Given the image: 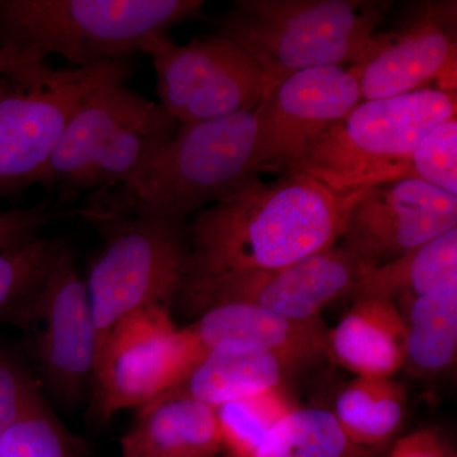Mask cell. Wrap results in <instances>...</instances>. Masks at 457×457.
<instances>
[{
    "mask_svg": "<svg viewBox=\"0 0 457 457\" xmlns=\"http://www.w3.org/2000/svg\"><path fill=\"white\" fill-rule=\"evenodd\" d=\"M351 197L302 171L286 170L201 210L186 225L189 255L180 293L225 276L281 269L332 248L341 239Z\"/></svg>",
    "mask_w": 457,
    "mask_h": 457,
    "instance_id": "cell-1",
    "label": "cell"
},
{
    "mask_svg": "<svg viewBox=\"0 0 457 457\" xmlns=\"http://www.w3.org/2000/svg\"><path fill=\"white\" fill-rule=\"evenodd\" d=\"M253 111L179 123V130L131 179L89 196L79 218L134 216L186 222L261 179Z\"/></svg>",
    "mask_w": 457,
    "mask_h": 457,
    "instance_id": "cell-2",
    "label": "cell"
},
{
    "mask_svg": "<svg viewBox=\"0 0 457 457\" xmlns=\"http://www.w3.org/2000/svg\"><path fill=\"white\" fill-rule=\"evenodd\" d=\"M201 0H0V47L71 68L132 59L171 27L197 20Z\"/></svg>",
    "mask_w": 457,
    "mask_h": 457,
    "instance_id": "cell-3",
    "label": "cell"
},
{
    "mask_svg": "<svg viewBox=\"0 0 457 457\" xmlns=\"http://www.w3.org/2000/svg\"><path fill=\"white\" fill-rule=\"evenodd\" d=\"M179 122L161 104L112 82L90 93L66 126L40 185L60 204L131 179L171 139Z\"/></svg>",
    "mask_w": 457,
    "mask_h": 457,
    "instance_id": "cell-4",
    "label": "cell"
},
{
    "mask_svg": "<svg viewBox=\"0 0 457 457\" xmlns=\"http://www.w3.org/2000/svg\"><path fill=\"white\" fill-rule=\"evenodd\" d=\"M387 8L360 0H239L218 33L254 60L270 89L297 71L356 62Z\"/></svg>",
    "mask_w": 457,
    "mask_h": 457,
    "instance_id": "cell-5",
    "label": "cell"
},
{
    "mask_svg": "<svg viewBox=\"0 0 457 457\" xmlns=\"http://www.w3.org/2000/svg\"><path fill=\"white\" fill-rule=\"evenodd\" d=\"M455 116L456 95L437 89L362 101L290 170L343 195L403 179L420 139Z\"/></svg>",
    "mask_w": 457,
    "mask_h": 457,
    "instance_id": "cell-6",
    "label": "cell"
},
{
    "mask_svg": "<svg viewBox=\"0 0 457 457\" xmlns=\"http://www.w3.org/2000/svg\"><path fill=\"white\" fill-rule=\"evenodd\" d=\"M132 59L84 68L33 62L0 78V198L40 185L66 126L90 93L128 82Z\"/></svg>",
    "mask_w": 457,
    "mask_h": 457,
    "instance_id": "cell-7",
    "label": "cell"
},
{
    "mask_svg": "<svg viewBox=\"0 0 457 457\" xmlns=\"http://www.w3.org/2000/svg\"><path fill=\"white\" fill-rule=\"evenodd\" d=\"M87 221L104 239L86 281L101 345L131 312L154 306L170 309L177 302L187 272V227L186 222L134 216H92Z\"/></svg>",
    "mask_w": 457,
    "mask_h": 457,
    "instance_id": "cell-8",
    "label": "cell"
},
{
    "mask_svg": "<svg viewBox=\"0 0 457 457\" xmlns=\"http://www.w3.org/2000/svg\"><path fill=\"white\" fill-rule=\"evenodd\" d=\"M7 324L25 335L41 387L60 407L77 408L92 390L99 339L87 284L66 240Z\"/></svg>",
    "mask_w": 457,
    "mask_h": 457,
    "instance_id": "cell-9",
    "label": "cell"
},
{
    "mask_svg": "<svg viewBox=\"0 0 457 457\" xmlns=\"http://www.w3.org/2000/svg\"><path fill=\"white\" fill-rule=\"evenodd\" d=\"M162 107L179 123L221 119L260 106L267 84L260 66L220 33L186 45L159 38L144 50Z\"/></svg>",
    "mask_w": 457,
    "mask_h": 457,
    "instance_id": "cell-10",
    "label": "cell"
},
{
    "mask_svg": "<svg viewBox=\"0 0 457 457\" xmlns=\"http://www.w3.org/2000/svg\"><path fill=\"white\" fill-rule=\"evenodd\" d=\"M198 362L186 328L163 306L121 319L99 345L92 392L102 420L173 389Z\"/></svg>",
    "mask_w": 457,
    "mask_h": 457,
    "instance_id": "cell-11",
    "label": "cell"
},
{
    "mask_svg": "<svg viewBox=\"0 0 457 457\" xmlns=\"http://www.w3.org/2000/svg\"><path fill=\"white\" fill-rule=\"evenodd\" d=\"M362 101L437 89L456 95V2L416 5L402 25L376 32L350 66Z\"/></svg>",
    "mask_w": 457,
    "mask_h": 457,
    "instance_id": "cell-12",
    "label": "cell"
},
{
    "mask_svg": "<svg viewBox=\"0 0 457 457\" xmlns=\"http://www.w3.org/2000/svg\"><path fill=\"white\" fill-rule=\"evenodd\" d=\"M339 246L375 269L457 228V196L405 179L351 194Z\"/></svg>",
    "mask_w": 457,
    "mask_h": 457,
    "instance_id": "cell-13",
    "label": "cell"
},
{
    "mask_svg": "<svg viewBox=\"0 0 457 457\" xmlns=\"http://www.w3.org/2000/svg\"><path fill=\"white\" fill-rule=\"evenodd\" d=\"M363 267L338 245L281 269L252 270L186 288L177 302L201 312L239 303L293 321L318 320L321 311L353 293Z\"/></svg>",
    "mask_w": 457,
    "mask_h": 457,
    "instance_id": "cell-14",
    "label": "cell"
},
{
    "mask_svg": "<svg viewBox=\"0 0 457 457\" xmlns=\"http://www.w3.org/2000/svg\"><path fill=\"white\" fill-rule=\"evenodd\" d=\"M361 102L359 82L345 66L306 69L267 89L255 108L261 170H293Z\"/></svg>",
    "mask_w": 457,
    "mask_h": 457,
    "instance_id": "cell-15",
    "label": "cell"
},
{
    "mask_svg": "<svg viewBox=\"0 0 457 457\" xmlns=\"http://www.w3.org/2000/svg\"><path fill=\"white\" fill-rule=\"evenodd\" d=\"M198 361L230 342H249L275 353L287 370L329 356L328 329L320 319L293 321L246 303H227L201 312L186 327Z\"/></svg>",
    "mask_w": 457,
    "mask_h": 457,
    "instance_id": "cell-16",
    "label": "cell"
},
{
    "mask_svg": "<svg viewBox=\"0 0 457 457\" xmlns=\"http://www.w3.org/2000/svg\"><path fill=\"white\" fill-rule=\"evenodd\" d=\"M328 350L352 374L393 378L407 359V327L398 303L386 297H357L328 329Z\"/></svg>",
    "mask_w": 457,
    "mask_h": 457,
    "instance_id": "cell-17",
    "label": "cell"
},
{
    "mask_svg": "<svg viewBox=\"0 0 457 457\" xmlns=\"http://www.w3.org/2000/svg\"><path fill=\"white\" fill-rule=\"evenodd\" d=\"M221 437L215 409L164 393L139 408L121 438V457H218Z\"/></svg>",
    "mask_w": 457,
    "mask_h": 457,
    "instance_id": "cell-18",
    "label": "cell"
},
{
    "mask_svg": "<svg viewBox=\"0 0 457 457\" xmlns=\"http://www.w3.org/2000/svg\"><path fill=\"white\" fill-rule=\"evenodd\" d=\"M286 371L282 361L261 345L225 343L204 354L167 393L188 396L215 408L281 386Z\"/></svg>",
    "mask_w": 457,
    "mask_h": 457,
    "instance_id": "cell-19",
    "label": "cell"
},
{
    "mask_svg": "<svg viewBox=\"0 0 457 457\" xmlns=\"http://www.w3.org/2000/svg\"><path fill=\"white\" fill-rule=\"evenodd\" d=\"M457 281V228L436 237L398 260L363 269L351 296L399 302Z\"/></svg>",
    "mask_w": 457,
    "mask_h": 457,
    "instance_id": "cell-20",
    "label": "cell"
},
{
    "mask_svg": "<svg viewBox=\"0 0 457 457\" xmlns=\"http://www.w3.org/2000/svg\"><path fill=\"white\" fill-rule=\"evenodd\" d=\"M407 407L404 386L393 378L356 376L337 398V422L352 444L380 453L403 425Z\"/></svg>",
    "mask_w": 457,
    "mask_h": 457,
    "instance_id": "cell-21",
    "label": "cell"
},
{
    "mask_svg": "<svg viewBox=\"0 0 457 457\" xmlns=\"http://www.w3.org/2000/svg\"><path fill=\"white\" fill-rule=\"evenodd\" d=\"M399 302L407 327L405 363L427 374L449 369L457 353V281Z\"/></svg>",
    "mask_w": 457,
    "mask_h": 457,
    "instance_id": "cell-22",
    "label": "cell"
},
{
    "mask_svg": "<svg viewBox=\"0 0 457 457\" xmlns=\"http://www.w3.org/2000/svg\"><path fill=\"white\" fill-rule=\"evenodd\" d=\"M378 453L352 444L332 411L295 408L253 457H378Z\"/></svg>",
    "mask_w": 457,
    "mask_h": 457,
    "instance_id": "cell-23",
    "label": "cell"
},
{
    "mask_svg": "<svg viewBox=\"0 0 457 457\" xmlns=\"http://www.w3.org/2000/svg\"><path fill=\"white\" fill-rule=\"evenodd\" d=\"M213 409L220 432L221 453L227 457H253L295 405L278 386Z\"/></svg>",
    "mask_w": 457,
    "mask_h": 457,
    "instance_id": "cell-24",
    "label": "cell"
},
{
    "mask_svg": "<svg viewBox=\"0 0 457 457\" xmlns=\"http://www.w3.org/2000/svg\"><path fill=\"white\" fill-rule=\"evenodd\" d=\"M62 240L35 236L0 245V324L7 323L12 312L37 284Z\"/></svg>",
    "mask_w": 457,
    "mask_h": 457,
    "instance_id": "cell-25",
    "label": "cell"
},
{
    "mask_svg": "<svg viewBox=\"0 0 457 457\" xmlns=\"http://www.w3.org/2000/svg\"><path fill=\"white\" fill-rule=\"evenodd\" d=\"M86 442L62 425L50 407L0 433V457H83Z\"/></svg>",
    "mask_w": 457,
    "mask_h": 457,
    "instance_id": "cell-26",
    "label": "cell"
},
{
    "mask_svg": "<svg viewBox=\"0 0 457 457\" xmlns=\"http://www.w3.org/2000/svg\"><path fill=\"white\" fill-rule=\"evenodd\" d=\"M405 179H420L457 196V119L445 120L420 139L411 153Z\"/></svg>",
    "mask_w": 457,
    "mask_h": 457,
    "instance_id": "cell-27",
    "label": "cell"
},
{
    "mask_svg": "<svg viewBox=\"0 0 457 457\" xmlns=\"http://www.w3.org/2000/svg\"><path fill=\"white\" fill-rule=\"evenodd\" d=\"M46 407L35 372L14 352L0 347V433Z\"/></svg>",
    "mask_w": 457,
    "mask_h": 457,
    "instance_id": "cell-28",
    "label": "cell"
},
{
    "mask_svg": "<svg viewBox=\"0 0 457 457\" xmlns=\"http://www.w3.org/2000/svg\"><path fill=\"white\" fill-rule=\"evenodd\" d=\"M62 218H79V212L60 209L51 198L29 209L0 210V245L40 236L42 228Z\"/></svg>",
    "mask_w": 457,
    "mask_h": 457,
    "instance_id": "cell-29",
    "label": "cell"
},
{
    "mask_svg": "<svg viewBox=\"0 0 457 457\" xmlns=\"http://www.w3.org/2000/svg\"><path fill=\"white\" fill-rule=\"evenodd\" d=\"M387 457H456L433 429H420L394 442Z\"/></svg>",
    "mask_w": 457,
    "mask_h": 457,
    "instance_id": "cell-30",
    "label": "cell"
},
{
    "mask_svg": "<svg viewBox=\"0 0 457 457\" xmlns=\"http://www.w3.org/2000/svg\"><path fill=\"white\" fill-rule=\"evenodd\" d=\"M29 64H33V62H27L22 57L14 55L11 51L0 47V78L17 73L18 71Z\"/></svg>",
    "mask_w": 457,
    "mask_h": 457,
    "instance_id": "cell-31",
    "label": "cell"
}]
</instances>
